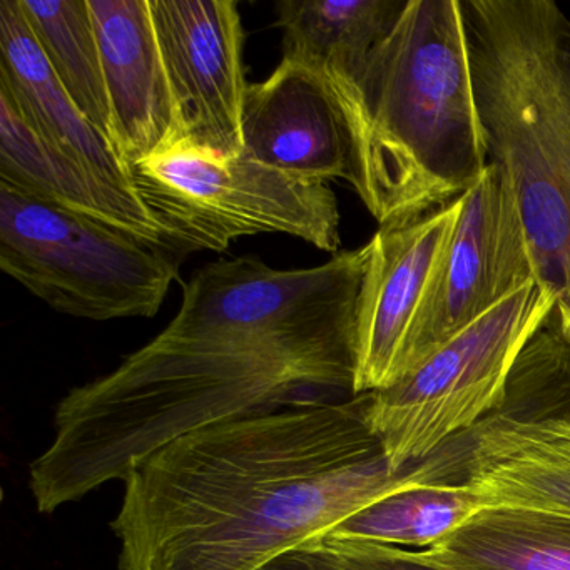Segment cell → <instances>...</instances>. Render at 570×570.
<instances>
[{
    "label": "cell",
    "mask_w": 570,
    "mask_h": 570,
    "mask_svg": "<svg viewBox=\"0 0 570 570\" xmlns=\"http://www.w3.org/2000/svg\"><path fill=\"white\" fill-rule=\"evenodd\" d=\"M368 259L366 243L315 268L276 269L256 256L203 266L155 340L59 402L55 439L29 465L38 512L125 480L196 430L356 396Z\"/></svg>",
    "instance_id": "1"
},
{
    "label": "cell",
    "mask_w": 570,
    "mask_h": 570,
    "mask_svg": "<svg viewBox=\"0 0 570 570\" xmlns=\"http://www.w3.org/2000/svg\"><path fill=\"white\" fill-rule=\"evenodd\" d=\"M372 393L243 416L173 440L126 475L119 570H259L412 483L368 422Z\"/></svg>",
    "instance_id": "2"
},
{
    "label": "cell",
    "mask_w": 570,
    "mask_h": 570,
    "mask_svg": "<svg viewBox=\"0 0 570 570\" xmlns=\"http://www.w3.org/2000/svg\"><path fill=\"white\" fill-rule=\"evenodd\" d=\"M352 179L379 225L465 195L489 168L460 0H409L340 102Z\"/></svg>",
    "instance_id": "3"
},
{
    "label": "cell",
    "mask_w": 570,
    "mask_h": 570,
    "mask_svg": "<svg viewBox=\"0 0 570 570\" xmlns=\"http://www.w3.org/2000/svg\"><path fill=\"white\" fill-rule=\"evenodd\" d=\"M490 163L570 342V18L553 0H462Z\"/></svg>",
    "instance_id": "4"
},
{
    "label": "cell",
    "mask_w": 570,
    "mask_h": 570,
    "mask_svg": "<svg viewBox=\"0 0 570 570\" xmlns=\"http://www.w3.org/2000/svg\"><path fill=\"white\" fill-rule=\"evenodd\" d=\"M181 259L166 243L0 183V268L62 315L151 318Z\"/></svg>",
    "instance_id": "5"
},
{
    "label": "cell",
    "mask_w": 570,
    "mask_h": 570,
    "mask_svg": "<svg viewBox=\"0 0 570 570\" xmlns=\"http://www.w3.org/2000/svg\"><path fill=\"white\" fill-rule=\"evenodd\" d=\"M135 191L179 256L223 253L262 233L340 253V209L326 183L295 178L248 156L178 141L131 168Z\"/></svg>",
    "instance_id": "6"
},
{
    "label": "cell",
    "mask_w": 570,
    "mask_h": 570,
    "mask_svg": "<svg viewBox=\"0 0 570 570\" xmlns=\"http://www.w3.org/2000/svg\"><path fill=\"white\" fill-rule=\"evenodd\" d=\"M430 476L485 505L570 515V342L556 320L523 346L499 405L433 453Z\"/></svg>",
    "instance_id": "7"
},
{
    "label": "cell",
    "mask_w": 570,
    "mask_h": 570,
    "mask_svg": "<svg viewBox=\"0 0 570 570\" xmlns=\"http://www.w3.org/2000/svg\"><path fill=\"white\" fill-rule=\"evenodd\" d=\"M556 299L533 282L443 343L395 385L372 392L368 422L395 472L479 425L502 400L529 340Z\"/></svg>",
    "instance_id": "8"
},
{
    "label": "cell",
    "mask_w": 570,
    "mask_h": 570,
    "mask_svg": "<svg viewBox=\"0 0 570 570\" xmlns=\"http://www.w3.org/2000/svg\"><path fill=\"white\" fill-rule=\"evenodd\" d=\"M533 282L535 266L515 196L505 173L490 163L482 178L460 196L455 229L406 340L402 379Z\"/></svg>",
    "instance_id": "9"
},
{
    "label": "cell",
    "mask_w": 570,
    "mask_h": 570,
    "mask_svg": "<svg viewBox=\"0 0 570 570\" xmlns=\"http://www.w3.org/2000/svg\"><path fill=\"white\" fill-rule=\"evenodd\" d=\"M168 72L179 141L226 158L243 155L242 16L236 0H149Z\"/></svg>",
    "instance_id": "10"
},
{
    "label": "cell",
    "mask_w": 570,
    "mask_h": 570,
    "mask_svg": "<svg viewBox=\"0 0 570 570\" xmlns=\"http://www.w3.org/2000/svg\"><path fill=\"white\" fill-rule=\"evenodd\" d=\"M459 213L460 198L420 218L382 225L370 239L356 322L355 395L402 379L410 330Z\"/></svg>",
    "instance_id": "11"
},
{
    "label": "cell",
    "mask_w": 570,
    "mask_h": 570,
    "mask_svg": "<svg viewBox=\"0 0 570 570\" xmlns=\"http://www.w3.org/2000/svg\"><path fill=\"white\" fill-rule=\"evenodd\" d=\"M243 155L308 181L352 179V146L338 102L315 71L288 59L248 86Z\"/></svg>",
    "instance_id": "12"
},
{
    "label": "cell",
    "mask_w": 570,
    "mask_h": 570,
    "mask_svg": "<svg viewBox=\"0 0 570 570\" xmlns=\"http://www.w3.org/2000/svg\"><path fill=\"white\" fill-rule=\"evenodd\" d=\"M111 108V142L135 168L179 141L149 0H88Z\"/></svg>",
    "instance_id": "13"
},
{
    "label": "cell",
    "mask_w": 570,
    "mask_h": 570,
    "mask_svg": "<svg viewBox=\"0 0 570 570\" xmlns=\"http://www.w3.org/2000/svg\"><path fill=\"white\" fill-rule=\"evenodd\" d=\"M0 88L12 96L42 138L95 178L139 199L131 168L62 88L26 22L19 0L0 2Z\"/></svg>",
    "instance_id": "14"
},
{
    "label": "cell",
    "mask_w": 570,
    "mask_h": 570,
    "mask_svg": "<svg viewBox=\"0 0 570 570\" xmlns=\"http://www.w3.org/2000/svg\"><path fill=\"white\" fill-rule=\"evenodd\" d=\"M0 183L36 198L166 243L139 199L116 191L42 138L0 88Z\"/></svg>",
    "instance_id": "15"
},
{
    "label": "cell",
    "mask_w": 570,
    "mask_h": 570,
    "mask_svg": "<svg viewBox=\"0 0 570 570\" xmlns=\"http://www.w3.org/2000/svg\"><path fill=\"white\" fill-rule=\"evenodd\" d=\"M409 0H282L283 59L299 62L343 102L358 85L370 56L390 35Z\"/></svg>",
    "instance_id": "16"
},
{
    "label": "cell",
    "mask_w": 570,
    "mask_h": 570,
    "mask_svg": "<svg viewBox=\"0 0 570 570\" xmlns=\"http://www.w3.org/2000/svg\"><path fill=\"white\" fill-rule=\"evenodd\" d=\"M420 553L450 570H570V515L485 505Z\"/></svg>",
    "instance_id": "17"
},
{
    "label": "cell",
    "mask_w": 570,
    "mask_h": 570,
    "mask_svg": "<svg viewBox=\"0 0 570 570\" xmlns=\"http://www.w3.org/2000/svg\"><path fill=\"white\" fill-rule=\"evenodd\" d=\"M19 6L62 88L111 141V108L88 0H19Z\"/></svg>",
    "instance_id": "18"
},
{
    "label": "cell",
    "mask_w": 570,
    "mask_h": 570,
    "mask_svg": "<svg viewBox=\"0 0 570 570\" xmlns=\"http://www.w3.org/2000/svg\"><path fill=\"white\" fill-rule=\"evenodd\" d=\"M483 507L485 502L466 487L416 482L363 507L326 537L425 550Z\"/></svg>",
    "instance_id": "19"
},
{
    "label": "cell",
    "mask_w": 570,
    "mask_h": 570,
    "mask_svg": "<svg viewBox=\"0 0 570 570\" xmlns=\"http://www.w3.org/2000/svg\"><path fill=\"white\" fill-rule=\"evenodd\" d=\"M340 570H450L430 562L420 552L380 543L340 542L328 537L318 540Z\"/></svg>",
    "instance_id": "20"
},
{
    "label": "cell",
    "mask_w": 570,
    "mask_h": 570,
    "mask_svg": "<svg viewBox=\"0 0 570 570\" xmlns=\"http://www.w3.org/2000/svg\"><path fill=\"white\" fill-rule=\"evenodd\" d=\"M259 570H340L335 560L318 543L283 553Z\"/></svg>",
    "instance_id": "21"
}]
</instances>
